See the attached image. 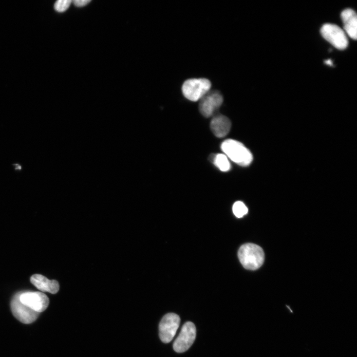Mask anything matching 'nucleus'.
<instances>
[{"label":"nucleus","mask_w":357,"mask_h":357,"mask_svg":"<svg viewBox=\"0 0 357 357\" xmlns=\"http://www.w3.org/2000/svg\"><path fill=\"white\" fill-rule=\"evenodd\" d=\"M238 257L242 265L246 269H259L264 261V253L259 245L248 243L242 245L238 252Z\"/></svg>","instance_id":"obj_1"},{"label":"nucleus","mask_w":357,"mask_h":357,"mask_svg":"<svg viewBox=\"0 0 357 357\" xmlns=\"http://www.w3.org/2000/svg\"><path fill=\"white\" fill-rule=\"evenodd\" d=\"M221 148L227 157L240 166H249L253 160L251 151L237 141L227 140L223 143Z\"/></svg>","instance_id":"obj_2"},{"label":"nucleus","mask_w":357,"mask_h":357,"mask_svg":"<svg viewBox=\"0 0 357 357\" xmlns=\"http://www.w3.org/2000/svg\"><path fill=\"white\" fill-rule=\"evenodd\" d=\"M211 87V82L207 78H190L184 82L182 91L186 98L196 102L206 95L210 91Z\"/></svg>","instance_id":"obj_3"},{"label":"nucleus","mask_w":357,"mask_h":357,"mask_svg":"<svg viewBox=\"0 0 357 357\" xmlns=\"http://www.w3.org/2000/svg\"><path fill=\"white\" fill-rule=\"evenodd\" d=\"M322 37L339 50L345 49L348 41L345 32L339 26L331 23L324 24L320 30Z\"/></svg>","instance_id":"obj_4"},{"label":"nucleus","mask_w":357,"mask_h":357,"mask_svg":"<svg viewBox=\"0 0 357 357\" xmlns=\"http://www.w3.org/2000/svg\"><path fill=\"white\" fill-rule=\"evenodd\" d=\"M180 321V318L176 314L169 313L163 317L159 326L160 338L163 343H169L173 340Z\"/></svg>","instance_id":"obj_5"},{"label":"nucleus","mask_w":357,"mask_h":357,"mask_svg":"<svg viewBox=\"0 0 357 357\" xmlns=\"http://www.w3.org/2000/svg\"><path fill=\"white\" fill-rule=\"evenodd\" d=\"M196 335L195 325L191 322H186L183 326L179 336L174 342V351L180 353L188 350L194 343Z\"/></svg>","instance_id":"obj_6"},{"label":"nucleus","mask_w":357,"mask_h":357,"mask_svg":"<svg viewBox=\"0 0 357 357\" xmlns=\"http://www.w3.org/2000/svg\"><path fill=\"white\" fill-rule=\"evenodd\" d=\"M20 294H16L12 299L11 304L12 312L15 317L21 322L32 323L37 319L40 313L23 304L19 300Z\"/></svg>","instance_id":"obj_7"},{"label":"nucleus","mask_w":357,"mask_h":357,"mask_svg":"<svg viewBox=\"0 0 357 357\" xmlns=\"http://www.w3.org/2000/svg\"><path fill=\"white\" fill-rule=\"evenodd\" d=\"M224 102V97L219 91H209L201 100L199 110L201 114L206 118L212 116L221 107Z\"/></svg>","instance_id":"obj_8"},{"label":"nucleus","mask_w":357,"mask_h":357,"mask_svg":"<svg viewBox=\"0 0 357 357\" xmlns=\"http://www.w3.org/2000/svg\"><path fill=\"white\" fill-rule=\"evenodd\" d=\"M19 300L23 304L39 313L45 311L49 304L48 297L40 292L21 293Z\"/></svg>","instance_id":"obj_9"},{"label":"nucleus","mask_w":357,"mask_h":357,"mask_svg":"<svg viewBox=\"0 0 357 357\" xmlns=\"http://www.w3.org/2000/svg\"><path fill=\"white\" fill-rule=\"evenodd\" d=\"M231 122L227 117L219 115L212 119L210 128L213 134L219 138H224L229 132Z\"/></svg>","instance_id":"obj_10"},{"label":"nucleus","mask_w":357,"mask_h":357,"mask_svg":"<svg viewBox=\"0 0 357 357\" xmlns=\"http://www.w3.org/2000/svg\"><path fill=\"white\" fill-rule=\"evenodd\" d=\"M344 30L348 36L356 40L357 38V18L355 12L351 9L344 10L341 15Z\"/></svg>","instance_id":"obj_11"},{"label":"nucleus","mask_w":357,"mask_h":357,"mask_svg":"<svg viewBox=\"0 0 357 357\" xmlns=\"http://www.w3.org/2000/svg\"><path fill=\"white\" fill-rule=\"evenodd\" d=\"M31 283L42 292L55 294L59 290V284L56 280L50 281L41 274H34L31 278Z\"/></svg>","instance_id":"obj_12"},{"label":"nucleus","mask_w":357,"mask_h":357,"mask_svg":"<svg viewBox=\"0 0 357 357\" xmlns=\"http://www.w3.org/2000/svg\"><path fill=\"white\" fill-rule=\"evenodd\" d=\"M215 166L223 172H227L231 169V164L228 157L224 154H217L211 158Z\"/></svg>","instance_id":"obj_13"},{"label":"nucleus","mask_w":357,"mask_h":357,"mask_svg":"<svg viewBox=\"0 0 357 357\" xmlns=\"http://www.w3.org/2000/svg\"><path fill=\"white\" fill-rule=\"evenodd\" d=\"M234 215L238 218H241L248 212V209L242 202H236L233 207Z\"/></svg>","instance_id":"obj_14"},{"label":"nucleus","mask_w":357,"mask_h":357,"mask_svg":"<svg viewBox=\"0 0 357 357\" xmlns=\"http://www.w3.org/2000/svg\"><path fill=\"white\" fill-rule=\"evenodd\" d=\"M72 2L71 0H58L55 3L54 9L58 12H64L68 10Z\"/></svg>","instance_id":"obj_15"},{"label":"nucleus","mask_w":357,"mask_h":357,"mask_svg":"<svg viewBox=\"0 0 357 357\" xmlns=\"http://www.w3.org/2000/svg\"><path fill=\"white\" fill-rule=\"evenodd\" d=\"M91 2V0H74V1H72L74 5L77 7H84Z\"/></svg>","instance_id":"obj_16"},{"label":"nucleus","mask_w":357,"mask_h":357,"mask_svg":"<svg viewBox=\"0 0 357 357\" xmlns=\"http://www.w3.org/2000/svg\"><path fill=\"white\" fill-rule=\"evenodd\" d=\"M13 166H15V169L16 170H21V167L20 166L19 164H14Z\"/></svg>","instance_id":"obj_17"},{"label":"nucleus","mask_w":357,"mask_h":357,"mask_svg":"<svg viewBox=\"0 0 357 357\" xmlns=\"http://www.w3.org/2000/svg\"><path fill=\"white\" fill-rule=\"evenodd\" d=\"M325 64L329 65V66H333V62L331 59H328L327 60L325 61Z\"/></svg>","instance_id":"obj_18"}]
</instances>
